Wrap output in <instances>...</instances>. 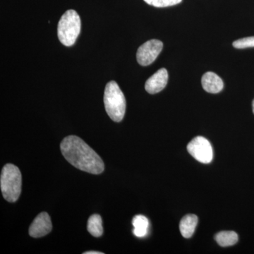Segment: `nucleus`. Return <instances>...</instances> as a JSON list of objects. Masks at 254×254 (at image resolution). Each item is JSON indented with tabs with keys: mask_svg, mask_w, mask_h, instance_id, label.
<instances>
[{
	"mask_svg": "<svg viewBox=\"0 0 254 254\" xmlns=\"http://www.w3.org/2000/svg\"><path fill=\"white\" fill-rule=\"evenodd\" d=\"M252 107H253V113L254 114V100L253 101V103H252Z\"/></svg>",
	"mask_w": 254,
	"mask_h": 254,
	"instance_id": "obj_17",
	"label": "nucleus"
},
{
	"mask_svg": "<svg viewBox=\"0 0 254 254\" xmlns=\"http://www.w3.org/2000/svg\"><path fill=\"white\" fill-rule=\"evenodd\" d=\"M60 148L64 158L75 168L93 175L104 171L103 160L79 137H66L62 141Z\"/></svg>",
	"mask_w": 254,
	"mask_h": 254,
	"instance_id": "obj_1",
	"label": "nucleus"
},
{
	"mask_svg": "<svg viewBox=\"0 0 254 254\" xmlns=\"http://www.w3.org/2000/svg\"><path fill=\"white\" fill-rule=\"evenodd\" d=\"M103 252H95V251H90V252H84L83 254H103Z\"/></svg>",
	"mask_w": 254,
	"mask_h": 254,
	"instance_id": "obj_16",
	"label": "nucleus"
},
{
	"mask_svg": "<svg viewBox=\"0 0 254 254\" xmlns=\"http://www.w3.org/2000/svg\"><path fill=\"white\" fill-rule=\"evenodd\" d=\"M81 29L79 15L74 10H68L62 16L58 23V38L64 46H72L76 43Z\"/></svg>",
	"mask_w": 254,
	"mask_h": 254,
	"instance_id": "obj_4",
	"label": "nucleus"
},
{
	"mask_svg": "<svg viewBox=\"0 0 254 254\" xmlns=\"http://www.w3.org/2000/svg\"><path fill=\"white\" fill-rule=\"evenodd\" d=\"M182 0H144L147 4L155 6V7H167L180 4Z\"/></svg>",
	"mask_w": 254,
	"mask_h": 254,
	"instance_id": "obj_14",
	"label": "nucleus"
},
{
	"mask_svg": "<svg viewBox=\"0 0 254 254\" xmlns=\"http://www.w3.org/2000/svg\"><path fill=\"white\" fill-rule=\"evenodd\" d=\"M53 229L51 219L46 212H42L32 222L29 227V235L33 238H40L49 234Z\"/></svg>",
	"mask_w": 254,
	"mask_h": 254,
	"instance_id": "obj_7",
	"label": "nucleus"
},
{
	"mask_svg": "<svg viewBox=\"0 0 254 254\" xmlns=\"http://www.w3.org/2000/svg\"><path fill=\"white\" fill-rule=\"evenodd\" d=\"M215 239L217 243L221 247H230L238 242V235L233 231H223L217 234Z\"/></svg>",
	"mask_w": 254,
	"mask_h": 254,
	"instance_id": "obj_13",
	"label": "nucleus"
},
{
	"mask_svg": "<svg viewBox=\"0 0 254 254\" xmlns=\"http://www.w3.org/2000/svg\"><path fill=\"white\" fill-rule=\"evenodd\" d=\"M202 86L205 91L210 93H218L223 89L222 78L216 73L208 71L201 78Z\"/></svg>",
	"mask_w": 254,
	"mask_h": 254,
	"instance_id": "obj_9",
	"label": "nucleus"
},
{
	"mask_svg": "<svg viewBox=\"0 0 254 254\" xmlns=\"http://www.w3.org/2000/svg\"><path fill=\"white\" fill-rule=\"evenodd\" d=\"M187 150L190 155L200 163L208 164L213 160V148L204 137H195L187 145Z\"/></svg>",
	"mask_w": 254,
	"mask_h": 254,
	"instance_id": "obj_5",
	"label": "nucleus"
},
{
	"mask_svg": "<svg viewBox=\"0 0 254 254\" xmlns=\"http://www.w3.org/2000/svg\"><path fill=\"white\" fill-rule=\"evenodd\" d=\"M197 223H198V218L196 215L190 214L184 217L180 225V230L182 236L187 239L191 237L194 233Z\"/></svg>",
	"mask_w": 254,
	"mask_h": 254,
	"instance_id": "obj_10",
	"label": "nucleus"
},
{
	"mask_svg": "<svg viewBox=\"0 0 254 254\" xmlns=\"http://www.w3.org/2000/svg\"><path fill=\"white\" fill-rule=\"evenodd\" d=\"M168 72L166 68H160L145 82V88L150 94H155L163 91L168 84Z\"/></svg>",
	"mask_w": 254,
	"mask_h": 254,
	"instance_id": "obj_8",
	"label": "nucleus"
},
{
	"mask_svg": "<svg viewBox=\"0 0 254 254\" xmlns=\"http://www.w3.org/2000/svg\"><path fill=\"white\" fill-rule=\"evenodd\" d=\"M163 48V43L159 40H150L138 48L136 53L138 63L141 66L151 64L158 58Z\"/></svg>",
	"mask_w": 254,
	"mask_h": 254,
	"instance_id": "obj_6",
	"label": "nucleus"
},
{
	"mask_svg": "<svg viewBox=\"0 0 254 254\" xmlns=\"http://www.w3.org/2000/svg\"><path fill=\"white\" fill-rule=\"evenodd\" d=\"M88 231L92 236L95 237H101L103 234V221L101 217L98 214L91 215L87 224Z\"/></svg>",
	"mask_w": 254,
	"mask_h": 254,
	"instance_id": "obj_12",
	"label": "nucleus"
},
{
	"mask_svg": "<svg viewBox=\"0 0 254 254\" xmlns=\"http://www.w3.org/2000/svg\"><path fill=\"white\" fill-rule=\"evenodd\" d=\"M0 187L3 197L7 201L14 203L18 199L21 191V174L16 165H4L0 177Z\"/></svg>",
	"mask_w": 254,
	"mask_h": 254,
	"instance_id": "obj_3",
	"label": "nucleus"
},
{
	"mask_svg": "<svg viewBox=\"0 0 254 254\" xmlns=\"http://www.w3.org/2000/svg\"><path fill=\"white\" fill-rule=\"evenodd\" d=\"M232 46L237 49L254 48V36L247 37V38L237 40L233 42Z\"/></svg>",
	"mask_w": 254,
	"mask_h": 254,
	"instance_id": "obj_15",
	"label": "nucleus"
},
{
	"mask_svg": "<svg viewBox=\"0 0 254 254\" xmlns=\"http://www.w3.org/2000/svg\"><path fill=\"white\" fill-rule=\"evenodd\" d=\"M132 224L134 227L133 233L135 236L140 238L146 236L149 227V221L147 218L143 215H136L133 218Z\"/></svg>",
	"mask_w": 254,
	"mask_h": 254,
	"instance_id": "obj_11",
	"label": "nucleus"
},
{
	"mask_svg": "<svg viewBox=\"0 0 254 254\" xmlns=\"http://www.w3.org/2000/svg\"><path fill=\"white\" fill-rule=\"evenodd\" d=\"M105 110L114 122L120 123L126 112V99L118 83L111 81L107 83L104 93Z\"/></svg>",
	"mask_w": 254,
	"mask_h": 254,
	"instance_id": "obj_2",
	"label": "nucleus"
}]
</instances>
